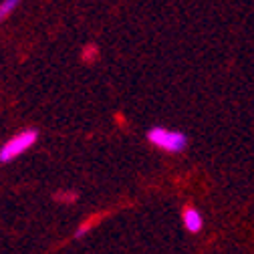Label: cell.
Masks as SVG:
<instances>
[{"label": "cell", "mask_w": 254, "mask_h": 254, "mask_svg": "<svg viewBox=\"0 0 254 254\" xmlns=\"http://www.w3.org/2000/svg\"><path fill=\"white\" fill-rule=\"evenodd\" d=\"M147 141L168 153H182L188 147V135L184 131L168 129V127H151L147 131Z\"/></svg>", "instance_id": "cell-1"}, {"label": "cell", "mask_w": 254, "mask_h": 254, "mask_svg": "<svg viewBox=\"0 0 254 254\" xmlns=\"http://www.w3.org/2000/svg\"><path fill=\"white\" fill-rule=\"evenodd\" d=\"M39 139V131L37 129H24L16 135H12L2 147H0V164H8L12 160H16L18 155H22L24 151H28Z\"/></svg>", "instance_id": "cell-2"}, {"label": "cell", "mask_w": 254, "mask_h": 254, "mask_svg": "<svg viewBox=\"0 0 254 254\" xmlns=\"http://www.w3.org/2000/svg\"><path fill=\"white\" fill-rule=\"evenodd\" d=\"M182 222H184V228L192 234H198L204 226V218L200 214V210H196L194 206H188L184 208V214H182Z\"/></svg>", "instance_id": "cell-3"}, {"label": "cell", "mask_w": 254, "mask_h": 254, "mask_svg": "<svg viewBox=\"0 0 254 254\" xmlns=\"http://www.w3.org/2000/svg\"><path fill=\"white\" fill-rule=\"evenodd\" d=\"M18 4H20V0H2V4H0V22H2Z\"/></svg>", "instance_id": "cell-4"}]
</instances>
